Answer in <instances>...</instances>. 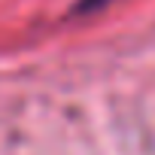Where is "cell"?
I'll list each match as a JSON object with an SVG mask.
<instances>
[{
    "label": "cell",
    "mask_w": 155,
    "mask_h": 155,
    "mask_svg": "<svg viewBox=\"0 0 155 155\" xmlns=\"http://www.w3.org/2000/svg\"><path fill=\"white\" fill-rule=\"evenodd\" d=\"M88 3H101V0H88Z\"/></svg>",
    "instance_id": "1"
}]
</instances>
